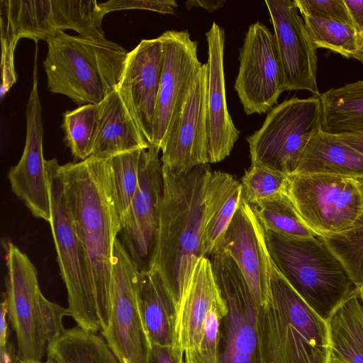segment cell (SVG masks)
<instances>
[{
  "instance_id": "obj_8",
  "label": "cell",
  "mask_w": 363,
  "mask_h": 363,
  "mask_svg": "<svg viewBox=\"0 0 363 363\" xmlns=\"http://www.w3.org/2000/svg\"><path fill=\"white\" fill-rule=\"evenodd\" d=\"M319 95L293 97L270 110L262 127L247 138L251 164L292 175L311 138L321 130Z\"/></svg>"
},
{
  "instance_id": "obj_47",
  "label": "cell",
  "mask_w": 363,
  "mask_h": 363,
  "mask_svg": "<svg viewBox=\"0 0 363 363\" xmlns=\"http://www.w3.org/2000/svg\"><path fill=\"white\" fill-rule=\"evenodd\" d=\"M357 292L363 303V288H358Z\"/></svg>"
},
{
  "instance_id": "obj_45",
  "label": "cell",
  "mask_w": 363,
  "mask_h": 363,
  "mask_svg": "<svg viewBox=\"0 0 363 363\" xmlns=\"http://www.w3.org/2000/svg\"><path fill=\"white\" fill-rule=\"evenodd\" d=\"M352 58L356 59L363 64V44L357 47L356 51L352 55Z\"/></svg>"
},
{
  "instance_id": "obj_10",
  "label": "cell",
  "mask_w": 363,
  "mask_h": 363,
  "mask_svg": "<svg viewBox=\"0 0 363 363\" xmlns=\"http://www.w3.org/2000/svg\"><path fill=\"white\" fill-rule=\"evenodd\" d=\"M287 193L304 222L322 237L350 229L363 209V191L358 178L289 175Z\"/></svg>"
},
{
  "instance_id": "obj_34",
  "label": "cell",
  "mask_w": 363,
  "mask_h": 363,
  "mask_svg": "<svg viewBox=\"0 0 363 363\" xmlns=\"http://www.w3.org/2000/svg\"><path fill=\"white\" fill-rule=\"evenodd\" d=\"M358 180L363 191V178ZM323 238L342 262L357 286L363 288V209L350 229Z\"/></svg>"
},
{
  "instance_id": "obj_27",
  "label": "cell",
  "mask_w": 363,
  "mask_h": 363,
  "mask_svg": "<svg viewBox=\"0 0 363 363\" xmlns=\"http://www.w3.org/2000/svg\"><path fill=\"white\" fill-rule=\"evenodd\" d=\"M331 363H363V303L357 291L328 320Z\"/></svg>"
},
{
  "instance_id": "obj_30",
  "label": "cell",
  "mask_w": 363,
  "mask_h": 363,
  "mask_svg": "<svg viewBox=\"0 0 363 363\" xmlns=\"http://www.w3.org/2000/svg\"><path fill=\"white\" fill-rule=\"evenodd\" d=\"M252 206L267 230L292 238L318 235L302 219L287 191Z\"/></svg>"
},
{
  "instance_id": "obj_6",
  "label": "cell",
  "mask_w": 363,
  "mask_h": 363,
  "mask_svg": "<svg viewBox=\"0 0 363 363\" xmlns=\"http://www.w3.org/2000/svg\"><path fill=\"white\" fill-rule=\"evenodd\" d=\"M6 266L4 300L16 337V359L40 362L48 345L65 331L62 320L69 310L44 296L34 264L11 242L6 245Z\"/></svg>"
},
{
  "instance_id": "obj_36",
  "label": "cell",
  "mask_w": 363,
  "mask_h": 363,
  "mask_svg": "<svg viewBox=\"0 0 363 363\" xmlns=\"http://www.w3.org/2000/svg\"><path fill=\"white\" fill-rule=\"evenodd\" d=\"M242 198L251 205L286 192L289 176L273 169L251 164L241 180Z\"/></svg>"
},
{
  "instance_id": "obj_1",
  "label": "cell",
  "mask_w": 363,
  "mask_h": 363,
  "mask_svg": "<svg viewBox=\"0 0 363 363\" xmlns=\"http://www.w3.org/2000/svg\"><path fill=\"white\" fill-rule=\"evenodd\" d=\"M57 174L86 261L97 308L106 328L111 314L113 250L121 229L109 160L89 157L59 164Z\"/></svg>"
},
{
  "instance_id": "obj_21",
  "label": "cell",
  "mask_w": 363,
  "mask_h": 363,
  "mask_svg": "<svg viewBox=\"0 0 363 363\" xmlns=\"http://www.w3.org/2000/svg\"><path fill=\"white\" fill-rule=\"evenodd\" d=\"M220 297L211 261L208 257H200L194 267L177 313L176 346L184 354H191L198 350L204 323Z\"/></svg>"
},
{
  "instance_id": "obj_12",
  "label": "cell",
  "mask_w": 363,
  "mask_h": 363,
  "mask_svg": "<svg viewBox=\"0 0 363 363\" xmlns=\"http://www.w3.org/2000/svg\"><path fill=\"white\" fill-rule=\"evenodd\" d=\"M161 150L155 145L141 151L138 184L128 209L120 217L118 238L140 272L152 268L163 194Z\"/></svg>"
},
{
  "instance_id": "obj_15",
  "label": "cell",
  "mask_w": 363,
  "mask_h": 363,
  "mask_svg": "<svg viewBox=\"0 0 363 363\" xmlns=\"http://www.w3.org/2000/svg\"><path fill=\"white\" fill-rule=\"evenodd\" d=\"M274 28L285 91L307 90L320 95L317 57L303 19L294 1H265Z\"/></svg>"
},
{
  "instance_id": "obj_48",
  "label": "cell",
  "mask_w": 363,
  "mask_h": 363,
  "mask_svg": "<svg viewBox=\"0 0 363 363\" xmlns=\"http://www.w3.org/2000/svg\"><path fill=\"white\" fill-rule=\"evenodd\" d=\"M326 363H331V362H330V360H329V361H328V362H327Z\"/></svg>"
},
{
  "instance_id": "obj_26",
  "label": "cell",
  "mask_w": 363,
  "mask_h": 363,
  "mask_svg": "<svg viewBox=\"0 0 363 363\" xmlns=\"http://www.w3.org/2000/svg\"><path fill=\"white\" fill-rule=\"evenodd\" d=\"M242 199V186L232 175L212 171L206 193L201 257H208L228 227Z\"/></svg>"
},
{
  "instance_id": "obj_25",
  "label": "cell",
  "mask_w": 363,
  "mask_h": 363,
  "mask_svg": "<svg viewBox=\"0 0 363 363\" xmlns=\"http://www.w3.org/2000/svg\"><path fill=\"white\" fill-rule=\"evenodd\" d=\"M317 174L363 178V155L320 130L309 140L294 173Z\"/></svg>"
},
{
  "instance_id": "obj_31",
  "label": "cell",
  "mask_w": 363,
  "mask_h": 363,
  "mask_svg": "<svg viewBox=\"0 0 363 363\" xmlns=\"http://www.w3.org/2000/svg\"><path fill=\"white\" fill-rule=\"evenodd\" d=\"M55 28L73 30L88 38H105L101 23L105 14L95 0H51Z\"/></svg>"
},
{
  "instance_id": "obj_44",
  "label": "cell",
  "mask_w": 363,
  "mask_h": 363,
  "mask_svg": "<svg viewBox=\"0 0 363 363\" xmlns=\"http://www.w3.org/2000/svg\"><path fill=\"white\" fill-rule=\"evenodd\" d=\"M8 314L6 302L1 305L0 312V347H6L8 345Z\"/></svg>"
},
{
  "instance_id": "obj_40",
  "label": "cell",
  "mask_w": 363,
  "mask_h": 363,
  "mask_svg": "<svg viewBox=\"0 0 363 363\" xmlns=\"http://www.w3.org/2000/svg\"><path fill=\"white\" fill-rule=\"evenodd\" d=\"M184 352L177 346L151 345L147 363H185Z\"/></svg>"
},
{
  "instance_id": "obj_37",
  "label": "cell",
  "mask_w": 363,
  "mask_h": 363,
  "mask_svg": "<svg viewBox=\"0 0 363 363\" xmlns=\"http://www.w3.org/2000/svg\"><path fill=\"white\" fill-rule=\"evenodd\" d=\"M227 311V306L220 295L213 303L204 323L198 350L191 354H184L185 363H218L220 324Z\"/></svg>"
},
{
  "instance_id": "obj_19",
  "label": "cell",
  "mask_w": 363,
  "mask_h": 363,
  "mask_svg": "<svg viewBox=\"0 0 363 363\" xmlns=\"http://www.w3.org/2000/svg\"><path fill=\"white\" fill-rule=\"evenodd\" d=\"M216 247L232 257L257 303L259 306L263 304L269 292L264 232L254 208L242 198Z\"/></svg>"
},
{
  "instance_id": "obj_5",
  "label": "cell",
  "mask_w": 363,
  "mask_h": 363,
  "mask_svg": "<svg viewBox=\"0 0 363 363\" xmlns=\"http://www.w3.org/2000/svg\"><path fill=\"white\" fill-rule=\"evenodd\" d=\"M43 62L48 87L79 106L100 104L115 90L128 52L106 38L59 32L47 40Z\"/></svg>"
},
{
  "instance_id": "obj_2",
  "label": "cell",
  "mask_w": 363,
  "mask_h": 363,
  "mask_svg": "<svg viewBox=\"0 0 363 363\" xmlns=\"http://www.w3.org/2000/svg\"><path fill=\"white\" fill-rule=\"evenodd\" d=\"M163 194L152 267L161 274L177 309L201 255L208 164L177 174L162 165Z\"/></svg>"
},
{
  "instance_id": "obj_22",
  "label": "cell",
  "mask_w": 363,
  "mask_h": 363,
  "mask_svg": "<svg viewBox=\"0 0 363 363\" xmlns=\"http://www.w3.org/2000/svg\"><path fill=\"white\" fill-rule=\"evenodd\" d=\"M99 106L98 125L90 157L108 159L149 147V143L116 89Z\"/></svg>"
},
{
  "instance_id": "obj_4",
  "label": "cell",
  "mask_w": 363,
  "mask_h": 363,
  "mask_svg": "<svg viewBox=\"0 0 363 363\" xmlns=\"http://www.w3.org/2000/svg\"><path fill=\"white\" fill-rule=\"evenodd\" d=\"M264 232L267 250L277 269L325 321L357 291L348 270L322 236L292 238Z\"/></svg>"
},
{
  "instance_id": "obj_39",
  "label": "cell",
  "mask_w": 363,
  "mask_h": 363,
  "mask_svg": "<svg viewBox=\"0 0 363 363\" xmlns=\"http://www.w3.org/2000/svg\"><path fill=\"white\" fill-rule=\"evenodd\" d=\"M103 13L124 9H145L162 14H173L177 4L174 0H110L99 4Z\"/></svg>"
},
{
  "instance_id": "obj_20",
  "label": "cell",
  "mask_w": 363,
  "mask_h": 363,
  "mask_svg": "<svg viewBox=\"0 0 363 363\" xmlns=\"http://www.w3.org/2000/svg\"><path fill=\"white\" fill-rule=\"evenodd\" d=\"M208 44L207 138L209 163L231 152L240 131L228 110L223 66L225 32L216 22L206 33Z\"/></svg>"
},
{
  "instance_id": "obj_11",
  "label": "cell",
  "mask_w": 363,
  "mask_h": 363,
  "mask_svg": "<svg viewBox=\"0 0 363 363\" xmlns=\"http://www.w3.org/2000/svg\"><path fill=\"white\" fill-rule=\"evenodd\" d=\"M139 269L117 238L113 250L111 314L101 333L120 363H147L151 343L137 300Z\"/></svg>"
},
{
  "instance_id": "obj_13",
  "label": "cell",
  "mask_w": 363,
  "mask_h": 363,
  "mask_svg": "<svg viewBox=\"0 0 363 363\" xmlns=\"http://www.w3.org/2000/svg\"><path fill=\"white\" fill-rule=\"evenodd\" d=\"M238 60L235 89L245 113L251 115L268 112L285 91L274 33L259 21L250 25Z\"/></svg>"
},
{
  "instance_id": "obj_28",
  "label": "cell",
  "mask_w": 363,
  "mask_h": 363,
  "mask_svg": "<svg viewBox=\"0 0 363 363\" xmlns=\"http://www.w3.org/2000/svg\"><path fill=\"white\" fill-rule=\"evenodd\" d=\"M321 130L332 135L363 131V80L320 94Z\"/></svg>"
},
{
  "instance_id": "obj_33",
  "label": "cell",
  "mask_w": 363,
  "mask_h": 363,
  "mask_svg": "<svg viewBox=\"0 0 363 363\" xmlns=\"http://www.w3.org/2000/svg\"><path fill=\"white\" fill-rule=\"evenodd\" d=\"M315 50L325 48L346 58L357 50V30L354 26L332 19L302 16Z\"/></svg>"
},
{
  "instance_id": "obj_17",
  "label": "cell",
  "mask_w": 363,
  "mask_h": 363,
  "mask_svg": "<svg viewBox=\"0 0 363 363\" xmlns=\"http://www.w3.org/2000/svg\"><path fill=\"white\" fill-rule=\"evenodd\" d=\"M208 64H203L178 118L161 149L162 165L182 174L208 164L207 138Z\"/></svg>"
},
{
  "instance_id": "obj_3",
  "label": "cell",
  "mask_w": 363,
  "mask_h": 363,
  "mask_svg": "<svg viewBox=\"0 0 363 363\" xmlns=\"http://www.w3.org/2000/svg\"><path fill=\"white\" fill-rule=\"evenodd\" d=\"M269 296L257 308V332L264 363H326L328 322L296 293L268 252Z\"/></svg>"
},
{
  "instance_id": "obj_23",
  "label": "cell",
  "mask_w": 363,
  "mask_h": 363,
  "mask_svg": "<svg viewBox=\"0 0 363 363\" xmlns=\"http://www.w3.org/2000/svg\"><path fill=\"white\" fill-rule=\"evenodd\" d=\"M140 316L151 345L175 346L177 306L155 268L139 272L136 282Z\"/></svg>"
},
{
  "instance_id": "obj_41",
  "label": "cell",
  "mask_w": 363,
  "mask_h": 363,
  "mask_svg": "<svg viewBox=\"0 0 363 363\" xmlns=\"http://www.w3.org/2000/svg\"><path fill=\"white\" fill-rule=\"evenodd\" d=\"M357 32L363 30V0H344Z\"/></svg>"
},
{
  "instance_id": "obj_32",
  "label": "cell",
  "mask_w": 363,
  "mask_h": 363,
  "mask_svg": "<svg viewBox=\"0 0 363 363\" xmlns=\"http://www.w3.org/2000/svg\"><path fill=\"white\" fill-rule=\"evenodd\" d=\"M99 104L79 106L63 114L65 142L75 160L89 157L98 125Z\"/></svg>"
},
{
  "instance_id": "obj_29",
  "label": "cell",
  "mask_w": 363,
  "mask_h": 363,
  "mask_svg": "<svg viewBox=\"0 0 363 363\" xmlns=\"http://www.w3.org/2000/svg\"><path fill=\"white\" fill-rule=\"evenodd\" d=\"M47 354L55 363H120L104 338L78 325L51 342Z\"/></svg>"
},
{
  "instance_id": "obj_9",
  "label": "cell",
  "mask_w": 363,
  "mask_h": 363,
  "mask_svg": "<svg viewBox=\"0 0 363 363\" xmlns=\"http://www.w3.org/2000/svg\"><path fill=\"white\" fill-rule=\"evenodd\" d=\"M208 258L228 311L220 324L218 363H264L257 332L259 306L243 274L220 247Z\"/></svg>"
},
{
  "instance_id": "obj_24",
  "label": "cell",
  "mask_w": 363,
  "mask_h": 363,
  "mask_svg": "<svg viewBox=\"0 0 363 363\" xmlns=\"http://www.w3.org/2000/svg\"><path fill=\"white\" fill-rule=\"evenodd\" d=\"M1 49L14 51L18 40H47L57 33L51 0H1Z\"/></svg>"
},
{
  "instance_id": "obj_16",
  "label": "cell",
  "mask_w": 363,
  "mask_h": 363,
  "mask_svg": "<svg viewBox=\"0 0 363 363\" xmlns=\"http://www.w3.org/2000/svg\"><path fill=\"white\" fill-rule=\"evenodd\" d=\"M26 138L18 163L8 173L11 189L36 218L49 223L51 201L45 160L43 153V129L35 61L33 86L27 104Z\"/></svg>"
},
{
  "instance_id": "obj_35",
  "label": "cell",
  "mask_w": 363,
  "mask_h": 363,
  "mask_svg": "<svg viewBox=\"0 0 363 363\" xmlns=\"http://www.w3.org/2000/svg\"><path fill=\"white\" fill-rule=\"evenodd\" d=\"M142 150H135L108 158L111 183L120 217L129 207L137 190Z\"/></svg>"
},
{
  "instance_id": "obj_7",
  "label": "cell",
  "mask_w": 363,
  "mask_h": 363,
  "mask_svg": "<svg viewBox=\"0 0 363 363\" xmlns=\"http://www.w3.org/2000/svg\"><path fill=\"white\" fill-rule=\"evenodd\" d=\"M56 159L45 160L51 201L49 221L60 274L67 293L68 310L77 325L102 333L106 325L94 298L86 261L75 231Z\"/></svg>"
},
{
  "instance_id": "obj_18",
  "label": "cell",
  "mask_w": 363,
  "mask_h": 363,
  "mask_svg": "<svg viewBox=\"0 0 363 363\" xmlns=\"http://www.w3.org/2000/svg\"><path fill=\"white\" fill-rule=\"evenodd\" d=\"M162 67L163 46L160 37L143 39L128 52L116 87L149 143L153 142Z\"/></svg>"
},
{
  "instance_id": "obj_38",
  "label": "cell",
  "mask_w": 363,
  "mask_h": 363,
  "mask_svg": "<svg viewBox=\"0 0 363 363\" xmlns=\"http://www.w3.org/2000/svg\"><path fill=\"white\" fill-rule=\"evenodd\" d=\"M303 16H309L343 22L353 26L344 0H294Z\"/></svg>"
},
{
  "instance_id": "obj_14",
  "label": "cell",
  "mask_w": 363,
  "mask_h": 363,
  "mask_svg": "<svg viewBox=\"0 0 363 363\" xmlns=\"http://www.w3.org/2000/svg\"><path fill=\"white\" fill-rule=\"evenodd\" d=\"M159 37L163 46V67L152 144L161 150L203 64L198 59V43L187 30H167Z\"/></svg>"
},
{
  "instance_id": "obj_42",
  "label": "cell",
  "mask_w": 363,
  "mask_h": 363,
  "mask_svg": "<svg viewBox=\"0 0 363 363\" xmlns=\"http://www.w3.org/2000/svg\"><path fill=\"white\" fill-rule=\"evenodd\" d=\"M335 135L363 155V131L345 133Z\"/></svg>"
},
{
  "instance_id": "obj_43",
  "label": "cell",
  "mask_w": 363,
  "mask_h": 363,
  "mask_svg": "<svg viewBox=\"0 0 363 363\" xmlns=\"http://www.w3.org/2000/svg\"><path fill=\"white\" fill-rule=\"evenodd\" d=\"M225 3V0H189L185 2V6L188 10L201 7L211 13L222 8Z\"/></svg>"
},
{
  "instance_id": "obj_46",
  "label": "cell",
  "mask_w": 363,
  "mask_h": 363,
  "mask_svg": "<svg viewBox=\"0 0 363 363\" xmlns=\"http://www.w3.org/2000/svg\"><path fill=\"white\" fill-rule=\"evenodd\" d=\"M18 363H55L53 361H52L50 359L48 358L47 361L45 362H42L41 361L40 362H34V361H31V362H19L18 361Z\"/></svg>"
}]
</instances>
